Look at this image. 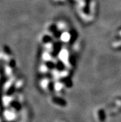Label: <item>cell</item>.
<instances>
[{"label":"cell","instance_id":"cell-1","mask_svg":"<svg viewBox=\"0 0 121 122\" xmlns=\"http://www.w3.org/2000/svg\"><path fill=\"white\" fill-rule=\"evenodd\" d=\"M98 117L101 122H104L106 119V115L103 110H100L98 111Z\"/></svg>","mask_w":121,"mask_h":122}]
</instances>
